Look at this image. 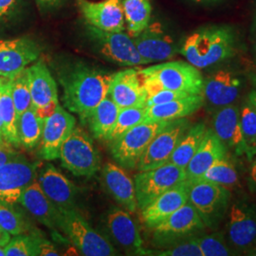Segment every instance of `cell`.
Segmentation results:
<instances>
[{
  "label": "cell",
  "mask_w": 256,
  "mask_h": 256,
  "mask_svg": "<svg viewBox=\"0 0 256 256\" xmlns=\"http://www.w3.org/2000/svg\"><path fill=\"white\" fill-rule=\"evenodd\" d=\"M112 74L92 66L75 62L59 72L64 106L88 122L92 111L108 96Z\"/></svg>",
  "instance_id": "6da1fadb"
},
{
  "label": "cell",
  "mask_w": 256,
  "mask_h": 256,
  "mask_svg": "<svg viewBox=\"0 0 256 256\" xmlns=\"http://www.w3.org/2000/svg\"><path fill=\"white\" fill-rule=\"evenodd\" d=\"M236 50V36L227 25L200 28L185 39L180 54L198 70L232 58Z\"/></svg>",
  "instance_id": "7a4b0ae2"
},
{
  "label": "cell",
  "mask_w": 256,
  "mask_h": 256,
  "mask_svg": "<svg viewBox=\"0 0 256 256\" xmlns=\"http://www.w3.org/2000/svg\"><path fill=\"white\" fill-rule=\"evenodd\" d=\"M188 200L206 228L216 229L229 210L230 192L225 186L196 180L189 182Z\"/></svg>",
  "instance_id": "3957f363"
},
{
  "label": "cell",
  "mask_w": 256,
  "mask_h": 256,
  "mask_svg": "<svg viewBox=\"0 0 256 256\" xmlns=\"http://www.w3.org/2000/svg\"><path fill=\"white\" fill-rule=\"evenodd\" d=\"M62 166L76 176L92 178L101 166L100 155L92 138L82 128H74L60 150Z\"/></svg>",
  "instance_id": "277c9868"
},
{
  "label": "cell",
  "mask_w": 256,
  "mask_h": 256,
  "mask_svg": "<svg viewBox=\"0 0 256 256\" xmlns=\"http://www.w3.org/2000/svg\"><path fill=\"white\" fill-rule=\"evenodd\" d=\"M142 77L152 79L164 90L200 95L204 78L198 68L188 62L174 61L140 70Z\"/></svg>",
  "instance_id": "5b68a950"
},
{
  "label": "cell",
  "mask_w": 256,
  "mask_h": 256,
  "mask_svg": "<svg viewBox=\"0 0 256 256\" xmlns=\"http://www.w3.org/2000/svg\"><path fill=\"white\" fill-rule=\"evenodd\" d=\"M61 212L59 230L64 232L82 256H117L116 248L110 241L97 232L86 220L75 210H64Z\"/></svg>",
  "instance_id": "8992f818"
},
{
  "label": "cell",
  "mask_w": 256,
  "mask_h": 256,
  "mask_svg": "<svg viewBox=\"0 0 256 256\" xmlns=\"http://www.w3.org/2000/svg\"><path fill=\"white\" fill-rule=\"evenodd\" d=\"M168 122L144 120L129 129L115 142L110 144L114 160L124 168H137L138 162L147 146Z\"/></svg>",
  "instance_id": "52a82bcc"
},
{
  "label": "cell",
  "mask_w": 256,
  "mask_h": 256,
  "mask_svg": "<svg viewBox=\"0 0 256 256\" xmlns=\"http://www.w3.org/2000/svg\"><path fill=\"white\" fill-rule=\"evenodd\" d=\"M205 229L206 226L189 202L153 228L158 246H171L198 236Z\"/></svg>",
  "instance_id": "ba28073f"
},
{
  "label": "cell",
  "mask_w": 256,
  "mask_h": 256,
  "mask_svg": "<svg viewBox=\"0 0 256 256\" xmlns=\"http://www.w3.org/2000/svg\"><path fill=\"white\" fill-rule=\"evenodd\" d=\"M185 180V170L171 162L154 169L140 171L134 178L138 208L144 209L158 196Z\"/></svg>",
  "instance_id": "9c48e42d"
},
{
  "label": "cell",
  "mask_w": 256,
  "mask_h": 256,
  "mask_svg": "<svg viewBox=\"0 0 256 256\" xmlns=\"http://www.w3.org/2000/svg\"><path fill=\"white\" fill-rule=\"evenodd\" d=\"M86 32L102 54L112 62L124 66L146 64L138 54L133 37L124 30L106 32L86 23Z\"/></svg>",
  "instance_id": "30bf717a"
},
{
  "label": "cell",
  "mask_w": 256,
  "mask_h": 256,
  "mask_svg": "<svg viewBox=\"0 0 256 256\" xmlns=\"http://www.w3.org/2000/svg\"><path fill=\"white\" fill-rule=\"evenodd\" d=\"M190 126V122L185 118L169 120L151 140L140 156L138 170L146 171L167 164Z\"/></svg>",
  "instance_id": "8fae6325"
},
{
  "label": "cell",
  "mask_w": 256,
  "mask_h": 256,
  "mask_svg": "<svg viewBox=\"0 0 256 256\" xmlns=\"http://www.w3.org/2000/svg\"><path fill=\"white\" fill-rule=\"evenodd\" d=\"M227 240L238 252H247L256 245V209L247 202L238 200L230 205Z\"/></svg>",
  "instance_id": "7c38bea8"
},
{
  "label": "cell",
  "mask_w": 256,
  "mask_h": 256,
  "mask_svg": "<svg viewBox=\"0 0 256 256\" xmlns=\"http://www.w3.org/2000/svg\"><path fill=\"white\" fill-rule=\"evenodd\" d=\"M36 164L16 156L0 165V202L7 204L19 202L23 192L36 180Z\"/></svg>",
  "instance_id": "4fadbf2b"
},
{
  "label": "cell",
  "mask_w": 256,
  "mask_h": 256,
  "mask_svg": "<svg viewBox=\"0 0 256 256\" xmlns=\"http://www.w3.org/2000/svg\"><path fill=\"white\" fill-rule=\"evenodd\" d=\"M41 48L28 37L0 40V77L12 79L36 61Z\"/></svg>",
  "instance_id": "5bb4252c"
},
{
  "label": "cell",
  "mask_w": 256,
  "mask_h": 256,
  "mask_svg": "<svg viewBox=\"0 0 256 256\" xmlns=\"http://www.w3.org/2000/svg\"><path fill=\"white\" fill-rule=\"evenodd\" d=\"M242 86V78L238 72L230 68H220L204 79L202 95L204 102L220 110L236 102Z\"/></svg>",
  "instance_id": "9a60e30c"
},
{
  "label": "cell",
  "mask_w": 256,
  "mask_h": 256,
  "mask_svg": "<svg viewBox=\"0 0 256 256\" xmlns=\"http://www.w3.org/2000/svg\"><path fill=\"white\" fill-rule=\"evenodd\" d=\"M133 40L146 64L169 60L180 52L174 38L158 22L149 23L140 34L133 37Z\"/></svg>",
  "instance_id": "2e32d148"
},
{
  "label": "cell",
  "mask_w": 256,
  "mask_h": 256,
  "mask_svg": "<svg viewBox=\"0 0 256 256\" xmlns=\"http://www.w3.org/2000/svg\"><path fill=\"white\" fill-rule=\"evenodd\" d=\"M75 126L74 116L58 104L54 112L45 119L41 138V156L46 160L58 158L61 147Z\"/></svg>",
  "instance_id": "e0dca14e"
},
{
  "label": "cell",
  "mask_w": 256,
  "mask_h": 256,
  "mask_svg": "<svg viewBox=\"0 0 256 256\" xmlns=\"http://www.w3.org/2000/svg\"><path fill=\"white\" fill-rule=\"evenodd\" d=\"M108 96L120 108L146 106L147 94L140 70L129 68L112 74Z\"/></svg>",
  "instance_id": "ac0fdd59"
},
{
  "label": "cell",
  "mask_w": 256,
  "mask_h": 256,
  "mask_svg": "<svg viewBox=\"0 0 256 256\" xmlns=\"http://www.w3.org/2000/svg\"><path fill=\"white\" fill-rule=\"evenodd\" d=\"M124 0H102L92 2L77 0L79 9L86 23L106 32L124 30Z\"/></svg>",
  "instance_id": "d6986e66"
},
{
  "label": "cell",
  "mask_w": 256,
  "mask_h": 256,
  "mask_svg": "<svg viewBox=\"0 0 256 256\" xmlns=\"http://www.w3.org/2000/svg\"><path fill=\"white\" fill-rule=\"evenodd\" d=\"M37 182L46 198L60 212L75 209L78 188L54 165H46Z\"/></svg>",
  "instance_id": "ffe728a7"
},
{
  "label": "cell",
  "mask_w": 256,
  "mask_h": 256,
  "mask_svg": "<svg viewBox=\"0 0 256 256\" xmlns=\"http://www.w3.org/2000/svg\"><path fill=\"white\" fill-rule=\"evenodd\" d=\"M188 191L189 182L185 180L149 203L142 210V218L147 227L153 229L189 202Z\"/></svg>",
  "instance_id": "44dd1931"
},
{
  "label": "cell",
  "mask_w": 256,
  "mask_h": 256,
  "mask_svg": "<svg viewBox=\"0 0 256 256\" xmlns=\"http://www.w3.org/2000/svg\"><path fill=\"white\" fill-rule=\"evenodd\" d=\"M212 131L238 156L246 154V144L240 124V110L234 104L216 110L212 118Z\"/></svg>",
  "instance_id": "7402d4cb"
},
{
  "label": "cell",
  "mask_w": 256,
  "mask_h": 256,
  "mask_svg": "<svg viewBox=\"0 0 256 256\" xmlns=\"http://www.w3.org/2000/svg\"><path fill=\"white\" fill-rule=\"evenodd\" d=\"M228 156V148L212 128H207L202 144L185 168L186 180L189 182L200 178L212 165Z\"/></svg>",
  "instance_id": "603a6c76"
},
{
  "label": "cell",
  "mask_w": 256,
  "mask_h": 256,
  "mask_svg": "<svg viewBox=\"0 0 256 256\" xmlns=\"http://www.w3.org/2000/svg\"><path fill=\"white\" fill-rule=\"evenodd\" d=\"M19 202L40 223L54 230H59L61 212L46 198L37 182V178L26 188Z\"/></svg>",
  "instance_id": "cb8c5ba5"
},
{
  "label": "cell",
  "mask_w": 256,
  "mask_h": 256,
  "mask_svg": "<svg viewBox=\"0 0 256 256\" xmlns=\"http://www.w3.org/2000/svg\"><path fill=\"white\" fill-rule=\"evenodd\" d=\"M26 70L34 106L38 110L50 102H59L57 84L46 63L40 59Z\"/></svg>",
  "instance_id": "d4e9b609"
},
{
  "label": "cell",
  "mask_w": 256,
  "mask_h": 256,
  "mask_svg": "<svg viewBox=\"0 0 256 256\" xmlns=\"http://www.w3.org/2000/svg\"><path fill=\"white\" fill-rule=\"evenodd\" d=\"M102 180L104 186L116 202L129 212L137 210L135 185L122 169L114 164H106L102 168Z\"/></svg>",
  "instance_id": "484cf974"
},
{
  "label": "cell",
  "mask_w": 256,
  "mask_h": 256,
  "mask_svg": "<svg viewBox=\"0 0 256 256\" xmlns=\"http://www.w3.org/2000/svg\"><path fill=\"white\" fill-rule=\"evenodd\" d=\"M108 227L120 246L140 256L144 248V242L135 222L128 212L119 208L110 210L108 216Z\"/></svg>",
  "instance_id": "4316f807"
},
{
  "label": "cell",
  "mask_w": 256,
  "mask_h": 256,
  "mask_svg": "<svg viewBox=\"0 0 256 256\" xmlns=\"http://www.w3.org/2000/svg\"><path fill=\"white\" fill-rule=\"evenodd\" d=\"M204 104V99L200 95H189L184 98L176 99L174 101L167 102L164 104H155L146 108V122L156 120H174L185 118L192 113L196 112Z\"/></svg>",
  "instance_id": "83f0119b"
},
{
  "label": "cell",
  "mask_w": 256,
  "mask_h": 256,
  "mask_svg": "<svg viewBox=\"0 0 256 256\" xmlns=\"http://www.w3.org/2000/svg\"><path fill=\"white\" fill-rule=\"evenodd\" d=\"M18 114L12 96V79L0 77V122L5 144L18 146Z\"/></svg>",
  "instance_id": "f1b7e54d"
},
{
  "label": "cell",
  "mask_w": 256,
  "mask_h": 256,
  "mask_svg": "<svg viewBox=\"0 0 256 256\" xmlns=\"http://www.w3.org/2000/svg\"><path fill=\"white\" fill-rule=\"evenodd\" d=\"M120 108L106 96L92 111L88 120L93 137L108 142L119 115Z\"/></svg>",
  "instance_id": "f546056e"
},
{
  "label": "cell",
  "mask_w": 256,
  "mask_h": 256,
  "mask_svg": "<svg viewBox=\"0 0 256 256\" xmlns=\"http://www.w3.org/2000/svg\"><path fill=\"white\" fill-rule=\"evenodd\" d=\"M206 131L207 126L203 122H198L190 126L174 149L168 162H171L185 170L192 156L196 154V150L202 144Z\"/></svg>",
  "instance_id": "4dcf8cb0"
},
{
  "label": "cell",
  "mask_w": 256,
  "mask_h": 256,
  "mask_svg": "<svg viewBox=\"0 0 256 256\" xmlns=\"http://www.w3.org/2000/svg\"><path fill=\"white\" fill-rule=\"evenodd\" d=\"M45 120L37 115L34 104L18 119V133L20 146L28 150L34 149L41 140Z\"/></svg>",
  "instance_id": "1f68e13d"
},
{
  "label": "cell",
  "mask_w": 256,
  "mask_h": 256,
  "mask_svg": "<svg viewBox=\"0 0 256 256\" xmlns=\"http://www.w3.org/2000/svg\"><path fill=\"white\" fill-rule=\"evenodd\" d=\"M122 6L128 34L131 37L137 36L150 23V0H124Z\"/></svg>",
  "instance_id": "d6a6232c"
},
{
  "label": "cell",
  "mask_w": 256,
  "mask_h": 256,
  "mask_svg": "<svg viewBox=\"0 0 256 256\" xmlns=\"http://www.w3.org/2000/svg\"><path fill=\"white\" fill-rule=\"evenodd\" d=\"M240 124L246 144V155L252 160L256 156V108L248 99L240 110Z\"/></svg>",
  "instance_id": "836d02e7"
},
{
  "label": "cell",
  "mask_w": 256,
  "mask_h": 256,
  "mask_svg": "<svg viewBox=\"0 0 256 256\" xmlns=\"http://www.w3.org/2000/svg\"><path fill=\"white\" fill-rule=\"evenodd\" d=\"M146 106L120 108L119 115L116 120V124L108 140L110 144L115 142L126 132H128L129 129L134 128L135 126L144 122L146 118Z\"/></svg>",
  "instance_id": "e575fe53"
},
{
  "label": "cell",
  "mask_w": 256,
  "mask_h": 256,
  "mask_svg": "<svg viewBox=\"0 0 256 256\" xmlns=\"http://www.w3.org/2000/svg\"><path fill=\"white\" fill-rule=\"evenodd\" d=\"M198 180L216 183L225 187L234 186L238 183V171L228 156H226L212 165Z\"/></svg>",
  "instance_id": "d590c367"
},
{
  "label": "cell",
  "mask_w": 256,
  "mask_h": 256,
  "mask_svg": "<svg viewBox=\"0 0 256 256\" xmlns=\"http://www.w3.org/2000/svg\"><path fill=\"white\" fill-rule=\"evenodd\" d=\"M196 241L202 250V256H238L230 247L226 236L222 232L200 234L196 236Z\"/></svg>",
  "instance_id": "8d00e7d4"
},
{
  "label": "cell",
  "mask_w": 256,
  "mask_h": 256,
  "mask_svg": "<svg viewBox=\"0 0 256 256\" xmlns=\"http://www.w3.org/2000/svg\"><path fill=\"white\" fill-rule=\"evenodd\" d=\"M40 234H21L10 238L9 243L5 246L6 256H40L39 248Z\"/></svg>",
  "instance_id": "74e56055"
},
{
  "label": "cell",
  "mask_w": 256,
  "mask_h": 256,
  "mask_svg": "<svg viewBox=\"0 0 256 256\" xmlns=\"http://www.w3.org/2000/svg\"><path fill=\"white\" fill-rule=\"evenodd\" d=\"M12 96L18 118L22 113L32 106L26 68L12 78Z\"/></svg>",
  "instance_id": "f35d334b"
},
{
  "label": "cell",
  "mask_w": 256,
  "mask_h": 256,
  "mask_svg": "<svg viewBox=\"0 0 256 256\" xmlns=\"http://www.w3.org/2000/svg\"><path fill=\"white\" fill-rule=\"evenodd\" d=\"M140 256H202V252L196 241V238H194L176 243L164 250L144 248Z\"/></svg>",
  "instance_id": "ab89813d"
},
{
  "label": "cell",
  "mask_w": 256,
  "mask_h": 256,
  "mask_svg": "<svg viewBox=\"0 0 256 256\" xmlns=\"http://www.w3.org/2000/svg\"><path fill=\"white\" fill-rule=\"evenodd\" d=\"M0 228L14 236L25 234L28 230V225L18 212L0 202Z\"/></svg>",
  "instance_id": "60d3db41"
},
{
  "label": "cell",
  "mask_w": 256,
  "mask_h": 256,
  "mask_svg": "<svg viewBox=\"0 0 256 256\" xmlns=\"http://www.w3.org/2000/svg\"><path fill=\"white\" fill-rule=\"evenodd\" d=\"M191 94L185 93V92H174L169 90H162L160 92H156L154 95L148 97L146 102V106L149 108L155 104H164L167 102L174 101L176 99L184 98L186 96H189Z\"/></svg>",
  "instance_id": "b9f144b4"
},
{
  "label": "cell",
  "mask_w": 256,
  "mask_h": 256,
  "mask_svg": "<svg viewBox=\"0 0 256 256\" xmlns=\"http://www.w3.org/2000/svg\"><path fill=\"white\" fill-rule=\"evenodd\" d=\"M19 0H0V21L10 18L18 6Z\"/></svg>",
  "instance_id": "7bdbcfd3"
},
{
  "label": "cell",
  "mask_w": 256,
  "mask_h": 256,
  "mask_svg": "<svg viewBox=\"0 0 256 256\" xmlns=\"http://www.w3.org/2000/svg\"><path fill=\"white\" fill-rule=\"evenodd\" d=\"M39 248H40V256H60L59 252L55 248L54 245L46 238H42L41 236H39Z\"/></svg>",
  "instance_id": "ee69618b"
},
{
  "label": "cell",
  "mask_w": 256,
  "mask_h": 256,
  "mask_svg": "<svg viewBox=\"0 0 256 256\" xmlns=\"http://www.w3.org/2000/svg\"><path fill=\"white\" fill-rule=\"evenodd\" d=\"M18 156V153L12 148L4 146H0V165L4 164Z\"/></svg>",
  "instance_id": "f6af8a7d"
},
{
  "label": "cell",
  "mask_w": 256,
  "mask_h": 256,
  "mask_svg": "<svg viewBox=\"0 0 256 256\" xmlns=\"http://www.w3.org/2000/svg\"><path fill=\"white\" fill-rule=\"evenodd\" d=\"M39 9L41 10H50L61 5L64 0H36Z\"/></svg>",
  "instance_id": "bcb514c9"
},
{
  "label": "cell",
  "mask_w": 256,
  "mask_h": 256,
  "mask_svg": "<svg viewBox=\"0 0 256 256\" xmlns=\"http://www.w3.org/2000/svg\"><path fill=\"white\" fill-rule=\"evenodd\" d=\"M250 180H252V182L254 183V185L256 187V158L250 168Z\"/></svg>",
  "instance_id": "7dc6e473"
},
{
  "label": "cell",
  "mask_w": 256,
  "mask_h": 256,
  "mask_svg": "<svg viewBox=\"0 0 256 256\" xmlns=\"http://www.w3.org/2000/svg\"><path fill=\"white\" fill-rule=\"evenodd\" d=\"M248 100L256 108V90H252L248 95Z\"/></svg>",
  "instance_id": "c3c4849f"
},
{
  "label": "cell",
  "mask_w": 256,
  "mask_h": 256,
  "mask_svg": "<svg viewBox=\"0 0 256 256\" xmlns=\"http://www.w3.org/2000/svg\"><path fill=\"white\" fill-rule=\"evenodd\" d=\"M196 3H200V4H212V3H216L220 0H192Z\"/></svg>",
  "instance_id": "681fc988"
},
{
  "label": "cell",
  "mask_w": 256,
  "mask_h": 256,
  "mask_svg": "<svg viewBox=\"0 0 256 256\" xmlns=\"http://www.w3.org/2000/svg\"><path fill=\"white\" fill-rule=\"evenodd\" d=\"M246 256H256V245L254 247H252L250 250H248L246 252Z\"/></svg>",
  "instance_id": "f907efd6"
},
{
  "label": "cell",
  "mask_w": 256,
  "mask_h": 256,
  "mask_svg": "<svg viewBox=\"0 0 256 256\" xmlns=\"http://www.w3.org/2000/svg\"><path fill=\"white\" fill-rule=\"evenodd\" d=\"M4 138H3V134H2V126H1V122H0V146H4Z\"/></svg>",
  "instance_id": "816d5d0a"
},
{
  "label": "cell",
  "mask_w": 256,
  "mask_h": 256,
  "mask_svg": "<svg viewBox=\"0 0 256 256\" xmlns=\"http://www.w3.org/2000/svg\"><path fill=\"white\" fill-rule=\"evenodd\" d=\"M0 256H6L5 254V246L0 245Z\"/></svg>",
  "instance_id": "f5cc1de1"
},
{
  "label": "cell",
  "mask_w": 256,
  "mask_h": 256,
  "mask_svg": "<svg viewBox=\"0 0 256 256\" xmlns=\"http://www.w3.org/2000/svg\"><path fill=\"white\" fill-rule=\"evenodd\" d=\"M254 28H256V20H254Z\"/></svg>",
  "instance_id": "db71d44e"
},
{
  "label": "cell",
  "mask_w": 256,
  "mask_h": 256,
  "mask_svg": "<svg viewBox=\"0 0 256 256\" xmlns=\"http://www.w3.org/2000/svg\"></svg>",
  "instance_id": "11a10c76"
},
{
  "label": "cell",
  "mask_w": 256,
  "mask_h": 256,
  "mask_svg": "<svg viewBox=\"0 0 256 256\" xmlns=\"http://www.w3.org/2000/svg\"><path fill=\"white\" fill-rule=\"evenodd\" d=\"M0 229H1V228H0Z\"/></svg>",
  "instance_id": "9f6ffc18"
}]
</instances>
